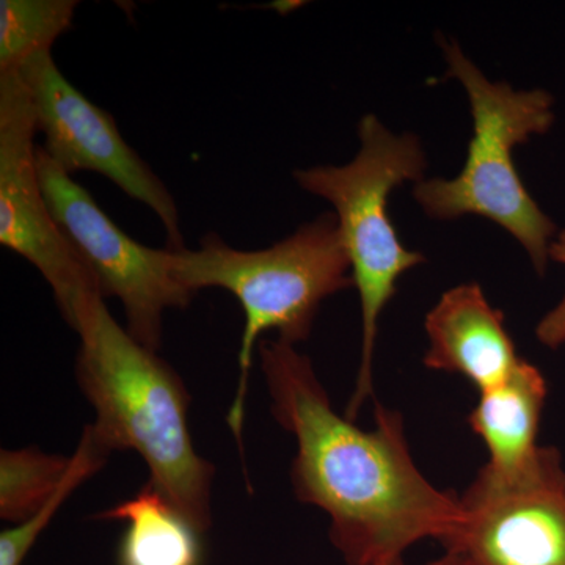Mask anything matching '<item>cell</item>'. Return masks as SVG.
I'll return each mask as SVG.
<instances>
[{
  "mask_svg": "<svg viewBox=\"0 0 565 565\" xmlns=\"http://www.w3.org/2000/svg\"><path fill=\"white\" fill-rule=\"evenodd\" d=\"M258 355L275 422L296 438L294 494L329 515L344 564L397 565L426 539L444 544L462 515L460 497L419 470L403 415L377 404L375 427L364 430L334 411L296 345L262 340Z\"/></svg>",
  "mask_w": 565,
  "mask_h": 565,
  "instance_id": "1",
  "label": "cell"
},
{
  "mask_svg": "<svg viewBox=\"0 0 565 565\" xmlns=\"http://www.w3.org/2000/svg\"><path fill=\"white\" fill-rule=\"evenodd\" d=\"M76 377L95 408L92 423L111 452L136 451L150 481L196 530L212 525L215 468L189 429L191 394L166 360L141 345L95 297L81 311Z\"/></svg>",
  "mask_w": 565,
  "mask_h": 565,
  "instance_id": "2",
  "label": "cell"
},
{
  "mask_svg": "<svg viewBox=\"0 0 565 565\" xmlns=\"http://www.w3.org/2000/svg\"><path fill=\"white\" fill-rule=\"evenodd\" d=\"M167 252L170 273L185 288L195 294L225 289L243 307L239 379L226 415L234 438L243 446L253 355L263 334L275 330L278 341L291 345L307 341L323 300L353 286L337 215L326 212L263 250H237L218 234L207 233L196 250Z\"/></svg>",
  "mask_w": 565,
  "mask_h": 565,
  "instance_id": "3",
  "label": "cell"
},
{
  "mask_svg": "<svg viewBox=\"0 0 565 565\" xmlns=\"http://www.w3.org/2000/svg\"><path fill=\"white\" fill-rule=\"evenodd\" d=\"M448 73L470 99L473 137L467 162L455 180H423L415 199L434 221L478 215L497 223L525 248L535 273L548 267L556 225L541 210L516 172L514 150L555 122V99L545 90H514L482 74L459 44L441 41Z\"/></svg>",
  "mask_w": 565,
  "mask_h": 565,
  "instance_id": "4",
  "label": "cell"
},
{
  "mask_svg": "<svg viewBox=\"0 0 565 565\" xmlns=\"http://www.w3.org/2000/svg\"><path fill=\"white\" fill-rule=\"evenodd\" d=\"M360 151L343 167L296 170L303 191L334 207L352 280L362 307V353L345 416L355 422L374 396V351L379 318L397 292V281L424 263L422 253L407 250L388 215L390 193L404 182L423 181L426 156L414 134H393L375 115L359 122Z\"/></svg>",
  "mask_w": 565,
  "mask_h": 565,
  "instance_id": "5",
  "label": "cell"
},
{
  "mask_svg": "<svg viewBox=\"0 0 565 565\" xmlns=\"http://www.w3.org/2000/svg\"><path fill=\"white\" fill-rule=\"evenodd\" d=\"M41 188L55 222L95 275L104 299L120 300L126 330L134 340L159 352L167 310H184L196 296L173 277L167 248L137 243L82 188L36 148Z\"/></svg>",
  "mask_w": 565,
  "mask_h": 565,
  "instance_id": "6",
  "label": "cell"
},
{
  "mask_svg": "<svg viewBox=\"0 0 565 565\" xmlns=\"http://www.w3.org/2000/svg\"><path fill=\"white\" fill-rule=\"evenodd\" d=\"M35 136L24 81L18 73L0 74V244L43 275L63 321L74 330L85 305L103 294L44 199Z\"/></svg>",
  "mask_w": 565,
  "mask_h": 565,
  "instance_id": "7",
  "label": "cell"
},
{
  "mask_svg": "<svg viewBox=\"0 0 565 565\" xmlns=\"http://www.w3.org/2000/svg\"><path fill=\"white\" fill-rule=\"evenodd\" d=\"M31 95L43 151L68 174H103L126 195L150 207L167 233L169 250H184L180 212L172 193L122 139L109 111L85 98L58 70L51 51L39 52L18 70Z\"/></svg>",
  "mask_w": 565,
  "mask_h": 565,
  "instance_id": "8",
  "label": "cell"
},
{
  "mask_svg": "<svg viewBox=\"0 0 565 565\" xmlns=\"http://www.w3.org/2000/svg\"><path fill=\"white\" fill-rule=\"evenodd\" d=\"M455 531L441 544L467 565H565L563 455L544 446L526 473L494 478L484 468L460 494Z\"/></svg>",
  "mask_w": 565,
  "mask_h": 565,
  "instance_id": "9",
  "label": "cell"
},
{
  "mask_svg": "<svg viewBox=\"0 0 565 565\" xmlns=\"http://www.w3.org/2000/svg\"><path fill=\"white\" fill-rule=\"evenodd\" d=\"M424 329L429 337L424 366L462 375L479 393L503 384L523 360L503 311L490 305L478 282L446 291L427 313Z\"/></svg>",
  "mask_w": 565,
  "mask_h": 565,
  "instance_id": "10",
  "label": "cell"
},
{
  "mask_svg": "<svg viewBox=\"0 0 565 565\" xmlns=\"http://www.w3.org/2000/svg\"><path fill=\"white\" fill-rule=\"evenodd\" d=\"M546 396L544 374L525 359L503 384L479 393L468 424L489 451L482 467L487 473L516 478L537 462L544 449L537 438Z\"/></svg>",
  "mask_w": 565,
  "mask_h": 565,
  "instance_id": "11",
  "label": "cell"
},
{
  "mask_svg": "<svg viewBox=\"0 0 565 565\" xmlns=\"http://www.w3.org/2000/svg\"><path fill=\"white\" fill-rule=\"evenodd\" d=\"M96 520L125 522L117 565H203V533L151 482Z\"/></svg>",
  "mask_w": 565,
  "mask_h": 565,
  "instance_id": "12",
  "label": "cell"
},
{
  "mask_svg": "<svg viewBox=\"0 0 565 565\" xmlns=\"http://www.w3.org/2000/svg\"><path fill=\"white\" fill-rule=\"evenodd\" d=\"M73 457L36 446L0 451V519L20 525L41 511L68 478Z\"/></svg>",
  "mask_w": 565,
  "mask_h": 565,
  "instance_id": "13",
  "label": "cell"
},
{
  "mask_svg": "<svg viewBox=\"0 0 565 565\" xmlns=\"http://www.w3.org/2000/svg\"><path fill=\"white\" fill-rule=\"evenodd\" d=\"M76 0H2L0 74L18 73L39 52L51 51L73 28Z\"/></svg>",
  "mask_w": 565,
  "mask_h": 565,
  "instance_id": "14",
  "label": "cell"
},
{
  "mask_svg": "<svg viewBox=\"0 0 565 565\" xmlns=\"http://www.w3.org/2000/svg\"><path fill=\"white\" fill-rule=\"evenodd\" d=\"M110 455L109 446L104 444L102 437L96 434L92 423L87 424L76 451L71 456L73 463H71L68 478L63 482L61 490L31 519L20 525L9 526L0 533V565L24 564L25 557L32 552L40 535L50 526L52 519L57 515L68 497L98 473L109 460Z\"/></svg>",
  "mask_w": 565,
  "mask_h": 565,
  "instance_id": "15",
  "label": "cell"
},
{
  "mask_svg": "<svg viewBox=\"0 0 565 565\" xmlns=\"http://www.w3.org/2000/svg\"><path fill=\"white\" fill-rule=\"evenodd\" d=\"M548 258L550 262L565 266V230L557 233L550 245ZM535 338L548 349H557L565 344V292L559 303L539 321Z\"/></svg>",
  "mask_w": 565,
  "mask_h": 565,
  "instance_id": "16",
  "label": "cell"
},
{
  "mask_svg": "<svg viewBox=\"0 0 565 565\" xmlns=\"http://www.w3.org/2000/svg\"><path fill=\"white\" fill-rule=\"evenodd\" d=\"M397 565H408L407 563L397 564ZM418 565H467L462 557L452 555V553L445 552L444 555L437 557V559L429 561V563L418 564Z\"/></svg>",
  "mask_w": 565,
  "mask_h": 565,
  "instance_id": "17",
  "label": "cell"
}]
</instances>
